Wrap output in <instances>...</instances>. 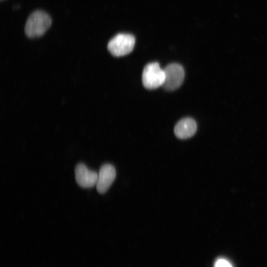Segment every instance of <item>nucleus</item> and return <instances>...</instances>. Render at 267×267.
Here are the masks:
<instances>
[{
	"label": "nucleus",
	"instance_id": "1",
	"mask_svg": "<svg viewBox=\"0 0 267 267\" xmlns=\"http://www.w3.org/2000/svg\"><path fill=\"white\" fill-rule=\"evenodd\" d=\"M51 22V18L46 13L42 10L35 11L27 19L25 34L31 38L41 37L49 28Z\"/></svg>",
	"mask_w": 267,
	"mask_h": 267
},
{
	"label": "nucleus",
	"instance_id": "2",
	"mask_svg": "<svg viewBox=\"0 0 267 267\" xmlns=\"http://www.w3.org/2000/svg\"><path fill=\"white\" fill-rule=\"evenodd\" d=\"M135 42L134 36L130 34H118L108 42L107 48L115 56H122L131 53Z\"/></svg>",
	"mask_w": 267,
	"mask_h": 267
},
{
	"label": "nucleus",
	"instance_id": "3",
	"mask_svg": "<svg viewBox=\"0 0 267 267\" xmlns=\"http://www.w3.org/2000/svg\"><path fill=\"white\" fill-rule=\"evenodd\" d=\"M165 80V72L158 62L147 64L143 69L142 81L147 89H152L162 86Z\"/></svg>",
	"mask_w": 267,
	"mask_h": 267
},
{
	"label": "nucleus",
	"instance_id": "4",
	"mask_svg": "<svg viewBox=\"0 0 267 267\" xmlns=\"http://www.w3.org/2000/svg\"><path fill=\"white\" fill-rule=\"evenodd\" d=\"M164 70L165 80L162 87L169 91L178 89L182 84L184 78L183 67L179 64L172 63L168 65Z\"/></svg>",
	"mask_w": 267,
	"mask_h": 267
},
{
	"label": "nucleus",
	"instance_id": "5",
	"mask_svg": "<svg viewBox=\"0 0 267 267\" xmlns=\"http://www.w3.org/2000/svg\"><path fill=\"white\" fill-rule=\"evenodd\" d=\"M75 179L83 188H91L96 184L98 174L89 169L83 163L78 164L75 169Z\"/></svg>",
	"mask_w": 267,
	"mask_h": 267
},
{
	"label": "nucleus",
	"instance_id": "6",
	"mask_svg": "<svg viewBox=\"0 0 267 267\" xmlns=\"http://www.w3.org/2000/svg\"><path fill=\"white\" fill-rule=\"evenodd\" d=\"M116 172L114 167L110 164L103 165L99 170L96 189L100 194L105 193L114 181Z\"/></svg>",
	"mask_w": 267,
	"mask_h": 267
},
{
	"label": "nucleus",
	"instance_id": "7",
	"mask_svg": "<svg viewBox=\"0 0 267 267\" xmlns=\"http://www.w3.org/2000/svg\"><path fill=\"white\" fill-rule=\"evenodd\" d=\"M197 130V125L192 118H185L180 120L175 126L174 133L180 139H186L192 136Z\"/></svg>",
	"mask_w": 267,
	"mask_h": 267
},
{
	"label": "nucleus",
	"instance_id": "8",
	"mask_svg": "<svg viewBox=\"0 0 267 267\" xmlns=\"http://www.w3.org/2000/svg\"><path fill=\"white\" fill-rule=\"evenodd\" d=\"M215 267H232V266L225 259H220L215 263Z\"/></svg>",
	"mask_w": 267,
	"mask_h": 267
}]
</instances>
